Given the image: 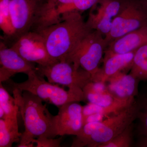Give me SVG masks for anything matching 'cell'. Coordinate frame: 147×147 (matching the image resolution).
I'll return each instance as SVG.
<instances>
[{
  "mask_svg": "<svg viewBox=\"0 0 147 147\" xmlns=\"http://www.w3.org/2000/svg\"><path fill=\"white\" fill-rule=\"evenodd\" d=\"M81 13H67L61 22L36 30L43 36L48 53L54 60L65 61L82 40L92 31Z\"/></svg>",
  "mask_w": 147,
  "mask_h": 147,
  "instance_id": "cell-1",
  "label": "cell"
},
{
  "mask_svg": "<svg viewBox=\"0 0 147 147\" xmlns=\"http://www.w3.org/2000/svg\"><path fill=\"white\" fill-rule=\"evenodd\" d=\"M13 97L19 108L25 125L21 140L17 146L34 147L32 141L39 137L54 138L53 116L42 99L27 91L12 89Z\"/></svg>",
  "mask_w": 147,
  "mask_h": 147,
  "instance_id": "cell-2",
  "label": "cell"
},
{
  "mask_svg": "<svg viewBox=\"0 0 147 147\" xmlns=\"http://www.w3.org/2000/svg\"><path fill=\"white\" fill-rule=\"evenodd\" d=\"M26 81L20 83H11L12 88L28 92L42 100L59 108L66 103L86 100L83 89L69 88L65 90L57 85L46 81L36 69L29 72Z\"/></svg>",
  "mask_w": 147,
  "mask_h": 147,
  "instance_id": "cell-3",
  "label": "cell"
},
{
  "mask_svg": "<svg viewBox=\"0 0 147 147\" xmlns=\"http://www.w3.org/2000/svg\"><path fill=\"white\" fill-rule=\"evenodd\" d=\"M146 101L135 99L131 105L106 118L90 137L86 146L98 147L122 132L138 119Z\"/></svg>",
  "mask_w": 147,
  "mask_h": 147,
  "instance_id": "cell-4",
  "label": "cell"
},
{
  "mask_svg": "<svg viewBox=\"0 0 147 147\" xmlns=\"http://www.w3.org/2000/svg\"><path fill=\"white\" fill-rule=\"evenodd\" d=\"M147 25V0H122L118 14L104 38L108 46L115 40Z\"/></svg>",
  "mask_w": 147,
  "mask_h": 147,
  "instance_id": "cell-5",
  "label": "cell"
},
{
  "mask_svg": "<svg viewBox=\"0 0 147 147\" xmlns=\"http://www.w3.org/2000/svg\"><path fill=\"white\" fill-rule=\"evenodd\" d=\"M107 47L104 36L97 30H93L82 40L65 61L73 64L76 68L82 67L89 72L92 79L100 70L99 64Z\"/></svg>",
  "mask_w": 147,
  "mask_h": 147,
  "instance_id": "cell-6",
  "label": "cell"
},
{
  "mask_svg": "<svg viewBox=\"0 0 147 147\" xmlns=\"http://www.w3.org/2000/svg\"><path fill=\"white\" fill-rule=\"evenodd\" d=\"M36 70L50 83L60 84L69 88L83 89L92 81L89 72L82 67L76 68L73 64L66 61H58L45 66L38 65Z\"/></svg>",
  "mask_w": 147,
  "mask_h": 147,
  "instance_id": "cell-7",
  "label": "cell"
},
{
  "mask_svg": "<svg viewBox=\"0 0 147 147\" xmlns=\"http://www.w3.org/2000/svg\"><path fill=\"white\" fill-rule=\"evenodd\" d=\"M11 47L25 60L38 66H45L58 61L50 57L44 38L37 31L32 30L22 35Z\"/></svg>",
  "mask_w": 147,
  "mask_h": 147,
  "instance_id": "cell-8",
  "label": "cell"
},
{
  "mask_svg": "<svg viewBox=\"0 0 147 147\" xmlns=\"http://www.w3.org/2000/svg\"><path fill=\"white\" fill-rule=\"evenodd\" d=\"M45 0H10L9 8L14 30L13 38L32 30Z\"/></svg>",
  "mask_w": 147,
  "mask_h": 147,
  "instance_id": "cell-9",
  "label": "cell"
},
{
  "mask_svg": "<svg viewBox=\"0 0 147 147\" xmlns=\"http://www.w3.org/2000/svg\"><path fill=\"white\" fill-rule=\"evenodd\" d=\"M82 107L78 102H71L59 108L57 115L53 116L54 137L79 134L84 126Z\"/></svg>",
  "mask_w": 147,
  "mask_h": 147,
  "instance_id": "cell-10",
  "label": "cell"
},
{
  "mask_svg": "<svg viewBox=\"0 0 147 147\" xmlns=\"http://www.w3.org/2000/svg\"><path fill=\"white\" fill-rule=\"evenodd\" d=\"M121 3L122 0H98L89 9L87 25L105 37L110 32L113 19L118 14Z\"/></svg>",
  "mask_w": 147,
  "mask_h": 147,
  "instance_id": "cell-11",
  "label": "cell"
},
{
  "mask_svg": "<svg viewBox=\"0 0 147 147\" xmlns=\"http://www.w3.org/2000/svg\"><path fill=\"white\" fill-rule=\"evenodd\" d=\"M0 82L7 81L17 73L29 72L36 69L34 63L25 60L11 47L0 42Z\"/></svg>",
  "mask_w": 147,
  "mask_h": 147,
  "instance_id": "cell-12",
  "label": "cell"
},
{
  "mask_svg": "<svg viewBox=\"0 0 147 147\" xmlns=\"http://www.w3.org/2000/svg\"><path fill=\"white\" fill-rule=\"evenodd\" d=\"M135 51L119 54L105 50L102 60L103 66L92 78V82L106 83L108 78L114 74L121 71L127 73L130 70Z\"/></svg>",
  "mask_w": 147,
  "mask_h": 147,
  "instance_id": "cell-13",
  "label": "cell"
},
{
  "mask_svg": "<svg viewBox=\"0 0 147 147\" xmlns=\"http://www.w3.org/2000/svg\"><path fill=\"white\" fill-rule=\"evenodd\" d=\"M139 82L130 74L121 71L109 77L106 84L109 91L115 97L123 99H135L138 94Z\"/></svg>",
  "mask_w": 147,
  "mask_h": 147,
  "instance_id": "cell-14",
  "label": "cell"
},
{
  "mask_svg": "<svg viewBox=\"0 0 147 147\" xmlns=\"http://www.w3.org/2000/svg\"><path fill=\"white\" fill-rule=\"evenodd\" d=\"M147 43V25L112 41L105 50L125 54L135 51Z\"/></svg>",
  "mask_w": 147,
  "mask_h": 147,
  "instance_id": "cell-15",
  "label": "cell"
},
{
  "mask_svg": "<svg viewBox=\"0 0 147 147\" xmlns=\"http://www.w3.org/2000/svg\"><path fill=\"white\" fill-rule=\"evenodd\" d=\"M86 100L103 107H112L122 110L131 105L135 99H123L114 96L110 92L101 94L84 92Z\"/></svg>",
  "mask_w": 147,
  "mask_h": 147,
  "instance_id": "cell-16",
  "label": "cell"
},
{
  "mask_svg": "<svg viewBox=\"0 0 147 147\" xmlns=\"http://www.w3.org/2000/svg\"><path fill=\"white\" fill-rule=\"evenodd\" d=\"M22 135L18 131V118L0 119V147L12 146L20 142Z\"/></svg>",
  "mask_w": 147,
  "mask_h": 147,
  "instance_id": "cell-17",
  "label": "cell"
},
{
  "mask_svg": "<svg viewBox=\"0 0 147 147\" xmlns=\"http://www.w3.org/2000/svg\"><path fill=\"white\" fill-rule=\"evenodd\" d=\"M130 74L139 81L147 80V43L135 51Z\"/></svg>",
  "mask_w": 147,
  "mask_h": 147,
  "instance_id": "cell-18",
  "label": "cell"
},
{
  "mask_svg": "<svg viewBox=\"0 0 147 147\" xmlns=\"http://www.w3.org/2000/svg\"><path fill=\"white\" fill-rule=\"evenodd\" d=\"M0 110L3 112L4 119L17 118L20 113L14 97H12L4 88L2 83L0 84Z\"/></svg>",
  "mask_w": 147,
  "mask_h": 147,
  "instance_id": "cell-19",
  "label": "cell"
},
{
  "mask_svg": "<svg viewBox=\"0 0 147 147\" xmlns=\"http://www.w3.org/2000/svg\"><path fill=\"white\" fill-rule=\"evenodd\" d=\"M10 0H0V28L5 36L13 38V30L9 8Z\"/></svg>",
  "mask_w": 147,
  "mask_h": 147,
  "instance_id": "cell-20",
  "label": "cell"
},
{
  "mask_svg": "<svg viewBox=\"0 0 147 147\" xmlns=\"http://www.w3.org/2000/svg\"><path fill=\"white\" fill-rule=\"evenodd\" d=\"M133 124L108 142L98 147H129L133 142Z\"/></svg>",
  "mask_w": 147,
  "mask_h": 147,
  "instance_id": "cell-21",
  "label": "cell"
},
{
  "mask_svg": "<svg viewBox=\"0 0 147 147\" xmlns=\"http://www.w3.org/2000/svg\"><path fill=\"white\" fill-rule=\"evenodd\" d=\"M62 137L57 139L49 137H39L33 140L34 145L35 144L36 147H59L61 146Z\"/></svg>",
  "mask_w": 147,
  "mask_h": 147,
  "instance_id": "cell-22",
  "label": "cell"
},
{
  "mask_svg": "<svg viewBox=\"0 0 147 147\" xmlns=\"http://www.w3.org/2000/svg\"><path fill=\"white\" fill-rule=\"evenodd\" d=\"M138 119L140 120V134L143 136L147 135V101L139 113Z\"/></svg>",
  "mask_w": 147,
  "mask_h": 147,
  "instance_id": "cell-23",
  "label": "cell"
},
{
  "mask_svg": "<svg viewBox=\"0 0 147 147\" xmlns=\"http://www.w3.org/2000/svg\"><path fill=\"white\" fill-rule=\"evenodd\" d=\"M107 117L104 115L100 113H96V114H92L87 117H83L84 125L89 123L102 122Z\"/></svg>",
  "mask_w": 147,
  "mask_h": 147,
  "instance_id": "cell-24",
  "label": "cell"
},
{
  "mask_svg": "<svg viewBox=\"0 0 147 147\" xmlns=\"http://www.w3.org/2000/svg\"><path fill=\"white\" fill-rule=\"evenodd\" d=\"M138 146L139 147H147V135L143 136L138 142Z\"/></svg>",
  "mask_w": 147,
  "mask_h": 147,
  "instance_id": "cell-25",
  "label": "cell"
},
{
  "mask_svg": "<svg viewBox=\"0 0 147 147\" xmlns=\"http://www.w3.org/2000/svg\"></svg>",
  "mask_w": 147,
  "mask_h": 147,
  "instance_id": "cell-26",
  "label": "cell"
}]
</instances>
